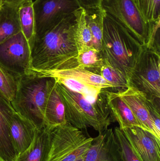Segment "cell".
Listing matches in <instances>:
<instances>
[{
  "label": "cell",
  "mask_w": 160,
  "mask_h": 161,
  "mask_svg": "<svg viewBox=\"0 0 160 161\" xmlns=\"http://www.w3.org/2000/svg\"><path fill=\"white\" fill-rule=\"evenodd\" d=\"M76 26L74 13L42 35L35 36L31 47V69L52 70L78 67Z\"/></svg>",
  "instance_id": "1"
},
{
  "label": "cell",
  "mask_w": 160,
  "mask_h": 161,
  "mask_svg": "<svg viewBox=\"0 0 160 161\" xmlns=\"http://www.w3.org/2000/svg\"><path fill=\"white\" fill-rule=\"evenodd\" d=\"M143 49L125 27L104 11L101 53L105 62L128 80Z\"/></svg>",
  "instance_id": "2"
},
{
  "label": "cell",
  "mask_w": 160,
  "mask_h": 161,
  "mask_svg": "<svg viewBox=\"0 0 160 161\" xmlns=\"http://www.w3.org/2000/svg\"><path fill=\"white\" fill-rule=\"evenodd\" d=\"M56 86L67 123L82 130L93 128L99 133L108 129L112 122L103 89L95 102L92 103L57 81Z\"/></svg>",
  "instance_id": "3"
},
{
  "label": "cell",
  "mask_w": 160,
  "mask_h": 161,
  "mask_svg": "<svg viewBox=\"0 0 160 161\" xmlns=\"http://www.w3.org/2000/svg\"><path fill=\"white\" fill-rule=\"evenodd\" d=\"M55 80L27 74L18 77L17 92L11 106L38 130L46 127L44 110L49 92Z\"/></svg>",
  "instance_id": "4"
},
{
  "label": "cell",
  "mask_w": 160,
  "mask_h": 161,
  "mask_svg": "<svg viewBox=\"0 0 160 161\" xmlns=\"http://www.w3.org/2000/svg\"><path fill=\"white\" fill-rule=\"evenodd\" d=\"M94 138L67 122L51 130L49 161H75L89 150Z\"/></svg>",
  "instance_id": "5"
},
{
  "label": "cell",
  "mask_w": 160,
  "mask_h": 161,
  "mask_svg": "<svg viewBox=\"0 0 160 161\" xmlns=\"http://www.w3.org/2000/svg\"><path fill=\"white\" fill-rule=\"evenodd\" d=\"M160 53L144 46L130 76L128 86L143 93L147 99L160 102Z\"/></svg>",
  "instance_id": "6"
},
{
  "label": "cell",
  "mask_w": 160,
  "mask_h": 161,
  "mask_svg": "<svg viewBox=\"0 0 160 161\" xmlns=\"http://www.w3.org/2000/svg\"><path fill=\"white\" fill-rule=\"evenodd\" d=\"M101 9L125 27L142 45L148 40L149 25L134 0H102Z\"/></svg>",
  "instance_id": "7"
},
{
  "label": "cell",
  "mask_w": 160,
  "mask_h": 161,
  "mask_svg": "<svg viewBox=\"0 0 160 161\" xmlns=\"http://www.w3.org/2000/svg\"><path fill=\"white\" fill-rule=\"evenodd\" d=\"M145 130L160 140V102L150 101L143 93L128 86L117 92Z\"/></svg>",
  "instance_id": "8"
},
{
  "label": "cell",
  "mask_w": 160,
  "mask_h": 161,
  "mask_svg": "<svg viewBox=\"0 0 160 161\" xmlns=\"http://www.w3.org/2000/svg\"><path fill=\"white\" fill-rule=\"evenodd\" d=\"M81 8L77 0H34L35 36L44 34Z\"/></svg>",
  "instance_id": "9"
},
{
  "label": "cell",
  "mask_w": 160,
  "mask_h": 161,
  "mask_svg": "<svg viewBox=\"0 0 160 161\" xmlns=\"http://www.w3.org/2000/svg\"><path fill=\"white\" fill-rule=\"evenodd\" d=\"M0 64L17 77L30 71L31 49L22 31L0 44Z\"/></svg>",
  "instance_id": "10"
},
{
  "label": "cell",
  "mask_w": 160,
  "mask_h": 161,
  "mask_svg": "<svg viewBox=\"0 0 160 161\" xmlns=\"http://www.w3.org/2000/svg\"><path fill=\"white\" fill-rule=\"evenodd\" d=\"M84 161H126L112 129H108L94 138Z\"/></svg>",
  "instance_id": "11"
},
{
  "label": "cell",
  "mask_w": 160,
  "mask_h": 161,
  "mask_svg": "<svg viewBox=\"0 0 160 161\" xmlns=\"http://www.w3.org/2000/svg\"><path fill=\"white\" fill-rule=\"evenodd\" d=\"M141 161H160V140L138 127L122 130Z\"/></svg>",
  "instance_id": "12"
},
{
  "label": "cell",
  "mask_w": 160,
  "mask_h": 161,
  "mask_svg": "<svg viewBox=\"0 0 160 161\" xmlns=\"http://www.w3.org/2000/svg\"><path fill=\"white\" fill-rule=\"evenodd\" d=\"M28 74H32L37 76L52 78L56 77L71 78L100 89H111L112 91H114V86L102 78L101 75L93 73L85 69L79 67L68 69L52 70L31 69Z\"/></svg>",
  "instance_id": "13"
},
{
  "label": "cell",
  "mask_w": 160,
  "mask_h": 161,
  "mask_svg": "<svg viewBox=\"0 0 160 161\" xmlns=\"http://www.w3.org/2000/svg\"><path fill=\"white\" fill-rule=\"evenodd\" d=\"M9 128L17 156L30 146L38 130L31 122L15 110L9 118Z\"/></svg>",
  "instance_id": "14"
},
{
  "label": "cell",
  "mask_w": 160,
  "mask_h": 161,
  "mask_svg": "<svg viewBox=\"0 0 160 161\" xmlns=\"http://www.w3.org/2000/svg\"><path fill=\"white\" fill-rule=\"evenodd\" d=\"M103 90L112 123H118L121 130L134 126L143 129L129 107L117 92H113L109 89Z\"/></svg>",
  "instance_id": "15"
},
{
  "label": "cell",
  "mask_w": 160,
  "mask_h": 161,
  "mask_svg": "<svg viewBox=\"0 0 160 161\" xmlns=\"http://www.w3.org/2000/svg\"><path fill=\"white\" fill-rule=\"evenodd\" d=\"M52 129L45 127L38 130L30 146L17 156L15 161H49Z\"/></svg>",
  "instance_id": "16"
},
{
  "label": "cell",
  "mask_w": 160,
  "mask_h": 161,
  "mask_svg": "<svg viewBox=\"0 0 160 161\" xmlns=\"http://www.w3.org/2000/svg\"><path fill=\"white\" fill-rule=\"evenodd\" d=\"M14 110L11 104L0 96V156L6 161H15L17 157L9 128V118Z\"/></svg>",
  "instance_id": "17"
},
{
  "label": "cell",
  "mask_w": 160,
  "mask_h": 161,
  "mask_svg": "<svg viewBox=\"0 0 160 161\" xmlns=\"http://www.w3.org/2000/svg\"><path fill=\"white\" fill-rule=\"evenodd\" d=\"M44 119L46 127L51 129L67 123L65 107L57 90L56 81L51 88L47 97L44 110Z\"/></svg>",
  "instance_id": "18"
},
{
  "label": "cell",
  "mask_w": 160,
  "mask_h": 161,
  "mask_svg": "<svg viewBox=\"0 0 160 161\" xmlns=\"http://www.w3.org/2000/svg\"><path fill=\"white\" fill-rule=\"evenodd\" d=\"M21 31L18 8L2 3L0 6V44Z\"/></svg>",
  "instance_id": "19"
},
{
  "label": "cell",
  "mask_w": 160,
  "mask_h": 161,
  "mask_svg": "<svg viewBox=\"0 0 160 161\" xmlns=\"http://www.w3.org/2000/svg\"><path fill=\"white\" fill-rule=\"evenodd\" d=\"M85 10V21L93 39V47L98 52L102 49L103 10Z\"/></svg>",
  "instance_id": "20"
},
{
  "label": "cell",
  "mask_w": 160,
  "mask_h": 161,
  "mask_svg": "<svg viewBox=\"0 0 160 161\" xmlns=\"http://www.w3.org/2000/svg\"><path fill=\"white\" fill-rule=\"evenodd\" d=\"M75 14L77 21L75 39L79 54L94 48L92 36L85 21L84 9L81 8Z\"/></svg>",
  "instance_id": "21"
},
{
  "label": "cell",
  "mask_w": 160,
  "mask_h": 161,
  "mask_svg": "<svg viewBox=\"0 0 160 161\" xmlns=\"http://www.w3.org/2000/svg\"><path fill=\"white\" fill-rule=\"evenodd\" d=\"M21 31L32 47L35 36V20L33 2H28L18 8Z\"/></svg>",
  "instance_id": "22"
},
{
  "label": "cell",
  "mask_w": 160,
  "mask_h": 161,
  "mask_svg": "<svg viewBox=\"0 0 160 161\" xmlns=\"http://www.w3.org/2000/svg\"><path fill=\"white\" fill-rule=\"evenodd\" d=\"M53 79L69 90L82 95L92 103L95 102L103 90L71 78L56 77Z\"/></svg>",
  "instance_id": "23"
},
{
  "label": "cell",
  "mask_w": 160,
  "mask_h": 161,
  "mask_svg": "<svg viewBox=\"0 0 160 161\" xmlns=\"http://www.w3.org/2000/svg\"><path fill=\"white\" fill-rule=\"evenodd\" d=\"M77 60L78 67L98 75L104 64L101 52L95 49H90L79 54Z\"/></svg>",
  "instance_id": "24"
},
{
  "label": "cell",
  "mask_w": 160,
  "mask_h": 161,
  "mask_svg": "<svg viewBox=\"0 0 160 161\" xmlns=\"http://www.w3.org/2000/svg\"><path fill=\"white\" fill-rule=\"evenodd\" d=\"M18 77L0 64V96L11 104L16 95Z\"/></svg>",
  "instance_id": "25"
},
{
  "label": "cell",
  "mask_w": 160,
  "mask_h": 161,
  "mask_svg": "<svg viewBox=\"0 0 160 161\" xmlns=\"http://www.w3.org/2000/svg\"><path fill=\"white\" fill-rule=\"evenodd\" d=\"M100 75L114 87L115 92H121L128 87L126 77L121 72L110 66L104 61Z\"/></svg>",
  "instance_id": "26"
},
{
  "label": "cell",
  "mask_w": 160,
  "mask_h": 161,
  "mask_svg": "<svg viewBox=\"0 0 160 161\" xmlns=\"http://www.w3.org/2000/svg\"><path fill=\"white\" fill-rule=\"evenodd\" d=\"M147 24L160 19V0H134Z\"/></svg>",
  "instance_id": "27"
},
{
  "label": "cell",
  "mask_w": 160,
  "mask_h": 161,
  "mask_svg": "<svg viewBox=\"0 0 160 161\" xmlns=\"http://www.w3.org/2000/svg\"><path fill=\"white\" fill-rule=\"evenodd\" d=\"M114 131L116 140L122 149L126 161H141L119 127H116Z\"/></svg>",
  "instance_id": "28"
},
{
  "label": "cell",
  "mask_w": 160,
  "mask_h": 161,
  "mask_svg": "<svg viewBox=\"0 0 160 161\" xmlns=\"http://www.w3.org/2000/svg\"><path fill=\"white\" fill-rule=\"evenodd\" d=\"M82 8L85 10L101 9L102 0H77Z\"/></svg>",
  "instance_id": "29"
},
{
  "label": "cell",
  "mask_w": 160,
  "mask_h": 161,
  "mask_svg": "<svg viewBox=\"0 0 160 161\" xmlns=\"http://www.w3.org/2000/svg\"><path fill=\"white\" fill-rule=\"evenodd\" d=\"M34 0H1V4L3 3L19 8L21 5L25 3L34 2Z\"/></svg>",
  "instance_id": "30"
},
{
  "label": "cell",
  "mask_w": 160,
  "mask_h": 161,
  "mask_svg": "<svg viewBox=\"0 0 160 161\" xmlns=\"http://www.w3.org/2000/svg\"><path fill=\"white\" fill-rule=\"evenodd\" d=\"M75 161H84V160L83 157V158H80L79 159Z\"/></svg>",
  "instance_id": "31"
},
{
  "label": "cell",
  "mask_w": 160,
  "mask_h": 161,
  "mask_svg": "<svg viewBox=\"0 0 160 161\" xmlns=\"http://www.w3.org/2000/svg\"><path fill=\"white\" fill-rule=\"evenodd\" d=\"M0 161H6L5 160H4L2 157L0 156Z\"/></svg>",
  "instance_id": "32"
},
{
  "label": "cell",
  "mask_w": 160,
  "mask_h": 161,
  "mask_svg": "<svg viewBox=\"0 0 160 161\" xmlns=\"http://www.w3.org/2000/svg\"><path fill=\"white\" fill-rule=\"evenodd\" d=\"M1 0H0V6H1Z\"/></svg>",
  "instance_id": "33"
},
{
  "label": "cell",
  "mask_w": 160,
  "mask_h": 161,
  "mask_svg": "<svg viewBox=\"0 0 160 161\" xmlns=\"http://www.w3.org/2000/svg\"></svg>",
  "instance_id": "34"
}]
</instances>
